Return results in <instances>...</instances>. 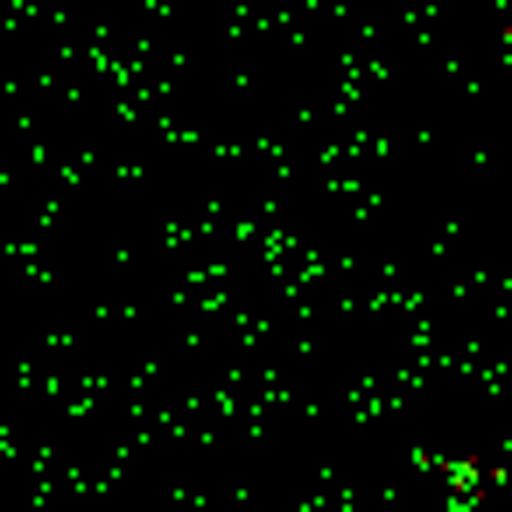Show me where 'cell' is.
Here are the masks:
<instances>
[]
</instances>
